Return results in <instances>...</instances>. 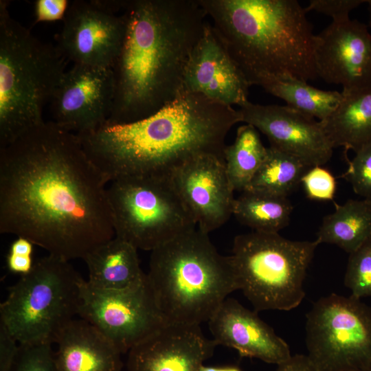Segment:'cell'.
<instances>
[{"instance_id": "obj_29", "label": "cell", "mask_w": 371, "mask_h": 371, "mask_svg": "<svg viewBox=\"0 0 371 371\" xmlns=\"http://www.w3.org/2000/svg\"><path fill=\"white\" fill-rule=\"evenodd\" d=\"M9 371H57L51 344H19Z\"/></svg>"}, {"instance_id": "obj_21", "label": "cell", "mask_w": 371, "mask_h": 371, "mask_svg": "<svg viewBox=\"0 0 371 371\" xmlns=\"http://www.w3.org/2000/svg\"><path fill=\"white\" fill-rule=\"evenodd\" d=\"M83 260L89 272L87 283L95 290H128L140 286L147 278L140 267L137 249L115 236Z\"/></svg>"}, {"instance_id": "obj_14", "label": "cell", "mask_w": 371, "mask_h": 371, "mask_svg": "<svg viewBox=\"0 0 371 371\" xmlns=\"http://www.w3.org/2000/svg\"><path fill=\"white\" fill-rule=\"evenodd\" d=\"M314 60L317 77L342 92L371 89V34L357 20L333 21L316 35Z\"/></svg>"}, {"instance_id": "obj_35", "label": "cell", "mask_w": 371, "mask_h": 371, "mask_svg": "<svg viewBox=\"0 0 371 371\" xmlns=\"http://www.w3.org/2000/svg\"><path fill=\"white\" fill-rule=\"evenodd\" d=\"M6 265L10 272L21 276L31 271L34 262L32 256L9 252L6 257Z\"/></svg>"}, {"instance_id": "obj_27", "label": "cell", "mask_w": 371, "mask_h": 371, "mask_svg": "<svg viewBox=\"0 0 371 371\" xmlns=\"http://www.w3.org/2000/svg\"><path fill=\"white\" fill-rule=\"evenodd\" d=\"M310 168L295 157L269 146L247 190L288 197Z\"/></svg>"}, {"instance_id": "obj_11", "label": "cell", "mask_w": 371, "mask_h": 371, "mask_svg": "<svg viewBox=\"0 0 371 371\" xmlns=\"http://www.w3.org/2000/svg\"><path fill=\"white\" fill-rule=\"evenodd\" d=\"M78 315L100 330L122 354L168 324L147 278L137 287L120 291L95 290L85 280Z\"/></svg>"}, {"instance_id": "obj_10", "label": "cell", "mask_w": 371, "mask_h": 371, "mask_svg": "<svg viewBox=\"0 0 371 371\" xmlns=\"http://www.w3.org/2000/svg\"><path fill=\"white\" fill-rule=\"evenodd\" d=\"M308 357L317 371L371 368V307L361 299L332 293L306 314Z\"/></svg>"}, {"instance_id": "obj_24", "label": "cell", "mask_w": 371, "mask_h": 371, "mask_svg": "<svg viewBox=\"0 0 371 371\" xmlns=\"http://www.w3.org/2000/svg\"><path fill=\"white\" fill-rule=\"evenodd\" d=\"M254 85L284 100L286 106L318 118L319 122L326 119L342 99L341 92L319 89L296 78L263 76L258 78Z\"/></svg>"}, {"instance_id": "obj_3", "label": "cell", "mask_w": 371, "mask_h": 371, "mask_svg": "<svg viewBox=\"0 0 371 371\" xmlns=\"http://www.w3.org/2000/svg\"><path fill=\"white\" fill-rule=\"evenodd\" d=\"M238 122L240 114L232 106L182 91L145 119L76 135L109 183L127 176H170L200 156L224 159L225 138Z\"/></svg>"}, {"instance_id": "obj_36", "label": "cell", "mask_w": 371, "mask_h": 371, "mask_svg": "<svg viewBox=\"0 0 371 371\" xmlns=\"http://www.w3.org/2000/svg\"><path fill=\"white\" fill-rule=\"evenodd\" d=\"M276 371H317L307 355H295L278 365Z\"/></svg>"}, {"instance_id": "obj_25", "label": "cell", "mask_w": 371, "mask_h": 371, "mask_svg": "<svg viewBox=\"0 0 371 371\" xmlns=\"http://www.w3.org/2000/svg\"><path fill=\"white\" fill-rule=\"evenodd\" d=\"M292 211L288 197L247 190L235 198L233 215L253 231L279 233L288 225Z\"/></svg>"}, {"instance_id": "obj_38", "label": "cell", "mask_w": 371, "mask_h": 371, "mask_svg": "<svg viewBox=\"0 0 371 371\" xmlns=\"http://www.w3.org/2000/svg\"><path fill=\"white\" fill-rule=\"evenodd\" d=\"M369 26L371 27V0H368Z\"/></svg>"}, {"instance_id": "obj_1", "label": "cell", "mask_w": 371, "mask_h": 371, "mask_svg": "<svg viewBox=\"0 0 371 371\" xmlns=\"http://www.w3.org/2000/svg\"><path fill=\"white\" fill-rule=\"evenodd\" d=\"M108 183L76 134L45 122L0 148V232L83 260L115 236Z\"/></svg>"}, {"instance_id": "obj_6", "label": "cell", "mask_w": 371, "mask_h": 371, "mask_svg": "<svg viewBox=\"0 0 371 371\" xmlns=\"http://www.w3.org/2000/svg\"><path fill=\"white\" fill-rule=\"evenodd\" d=\"M57 47L40 41L0 1V148L45 122L43 109L65 73Z\"/></svg>"}, {"instance_id": "obj_31", "label": "cell", "mask_w": 371, "mask_h": 371, "mask_svg": "<svg viewBox=\"0 0 371 371\" xmlns=\"http://www.w3.org/2000/svg\"><path fill=\"white\" fill-rule=\"evenodd\" d=\"M306 196L320 201H333L337 182L333 175L322 166L311 167L302 178Z\"/></svg>"}, {"instance_id": "obj_5", "label": "cell", "mask_w": 371, "mask_h": 371, "mask_svg": "<svg viewBox=\"0 0 371 371\" xmlns=\"http://www.w3.org/2000/svg\"><path fill=\"white\" fill-rule=\"evenodd\" d=\"M148 282L168 323L208 322L228 295L240 290L229 256L208 234L186 232L151 251Z\"/></svg>"}, {"instance_id": "obj_34", "label": "cell", "mask_w": 371, "mask_h": 371, "mask_svg": "<svg viewBox=\"0 0 371 371\" xmlns=\"http://www.w3.org/2000/svg\"><path fill=\"white\" fill-rule=\"evenodd\" d=\"M19 348V344L5 325L0 322V371H9Z\"/></svg>"}, {"instance_id": "obj_39", "label": "cell", "mask_w": 371, "mask_h": 371, "mask_svg": "<svg viewBox=\"0 0 371 371\" xmlns=\"http://www.w3.org/2000/svg\"><path fill=\"white\" fill-rule=\"evenodd\" d=\"M367 200L370 201V203H371V198H370V199H367Z\"/></svg>"}, {"instance_id": "obj_37", "label": "cell", "mask_w": 371, "mask_h": 371, "mask_svg": "<svg viewBox=\"0 0 371 371\" xmlns=\"http://www.w3.org/2000/svg\"><path fill=\"white\" fill-rule=\"evenodd\" d=\"M199 371H242V370L235 366H210L203 364Z\"/></svg>"}, {"instance_id": "obj_23", "label": "cell", "mask_w": 371, "mask_h": 371, "mask_svg": "<svg viewBox=\"0 0 371 371\" xmlns=\"http://www.w3.org/2000/svg\"><path fill=\"white\" fill-rule=\"evenodd\" d=\"M335 206L334 212L324 217L316 240L350 254L371 237V203L364 199H349Z\"/></svg>"}, {"instance_id": "obj_30", "label": "cell", "mask_w": 371, "mask_h": 371, "mask_svg": "<svg viewBox=\"0 0 371 371\" xmlns=\"http://www.w3.org/2000/svg\"><path fill=\"white\" fill-rule=\"evenodd\" d=\"M348 167L342 175L355 194L364 199L371 198V144L355 152L352 160L347 159Z\"/></svg>"}, {"instance_id": "obj_9", "label": "cell", "mask_w": 371, "mask_h": 371, "mask_svg": "<svg viewBox=\"0 0 371 371\" xmlns=\"http://www.w3.org/2000/svg\"><path fill=\"white\" fill-rule=\"evenodd\" d=\"M107 187L115 237L153 251L196 224L170 176H127Z\"/></svg>"}, {"instance_id": "obj_28", "label": "cell", "mask_w": 371, "mask_h": 371, "mask_svg": "<svg viewBox=\"0 0 371 371\" xmlns=\"http://www.w3.org/2000/svg\"><path fill=\"white\" fill-rule=\"evenodd\" d=\"M344 285L355 297H371V237L349 254Z\"/></svg>"}, {"instance_id": "obj_4", "label": "cell", "mask_w": 371, "mask_h": 371, "mask_svg": "<svg viewBox=\"0 0 371 371\" xmlns=\"http://www.w3.org/2000/svg\"><path fill=\"white\" fill-rule=\"evenodd\" d=\"M250 85L260 77H317L316 35L296 0H197Z\"/></svg>"}, {"instance_id": "obj_8", "label": "cell", "mask_w": 371, "mask_h": 371, "mask_svg": "<svg viewBox=\"0 0 371 371\" xmlns=\"http://www.w3.org/2000/svg\"><path fill=\"white\" fill-rule=\"evenodd\" d=\"M319 242L253 231L234 238L229 256L254 311H290L305 297L304 282Z\"/></svg>"}, {"instance_id": "obj_16", "label": "cell", "mask_w": 371, "mask_h": 371, "mask_svg": "<svg viewBox=\"0 0 371 371\" xmlns=\"http://www.w3.org/2000/svg\"><path fill=\"white\" fill-rule=\"evenodd\" d=\"M197 228L209 234L233 215L235 198L225 161L214 155L194 158L170 175Z\"/></svg>"}, {"instance_id": "obj_22", "label": "cell", "mask_w": 371, "mask_h": 371, "mask_svg": "<svg viewBox=\"0 0 371 371\" xmlns=\"http://www.w3.org/2000/svg\"><path fill=\"white\" fill-rule=\"evenodd\" d=\"M341 93L335 110L320 123L334 148L355 153L371 144V89Z\"/></svg>"}, {"instance_id": "obj_26", "label": "cell", "mask_w": 371, "mask_h": 371, "mask_svg": "<svg viewBox=\"0 0 371 371\" xmlns=\"http://www.w3.org/2000/svg\"><path fill=\"white\" fill-rule=\"evenodd\" d=\"M267 153L258 130L245 124L237 129L234 142L225 146L224 161L234 191L246 190Z\"/></svg>"}, {"instance_id": "obj_40", "label": "cell", "mask_w": 371, "mask_h": 371, "mask_svg": "<svg viewBox=\"0 0 371 371\" xmlns=\"http://www.w3.org/2000/svg\"><path fill=\"white\" fill-rule=\"evenodd\" d=\"M368 371H371V368H370L369 370H368Z\"/></svg>"}, {"instance_id": "obj_33", "label": "cell", "mask_w": 371, "mask_h": 371, "mask_svg": "<svg viewBox=\"0 0 371 371\" xmlns=\"http://www.w3.org/2000/svg\"><path fill=\"white\" fill-rule=\"evenodd\" d=\"M70 2L67 0H36L34 3V23L63 21Z\"/></svg>"}, {"instance_id": "obj_12", "label": "cell", "mask_w": 371, "mask_h": 371, "mask_svg": "<svg viewBox=\"0 0 371 371\" xmlns=\"http://www.w3.org/2000/svg\"><path fill=\"white\" fill-rule=\"evenodd\" d=\"M120 1H73L57 48L74 64L111 68L123 41L125 21Z\"/></svg>"}, {"instance_id": "obj_7", "label": "cell", "mask_w": 371, "mask_h": 371, "mask_svg": "<svg viewBox=\"0 0 371 371\" xmlns=\"http://www.w3.org/2000/svg\"><path fill=\"white\" fill-rule=\"evenodd\" d=\"M69 262L51 255L39 258L8 289L0 322L19 344H56L78 315L85 280Z\"/></svg>"}, {"instance_id": "obj_13", "label": "cell", "mask_w": 371, "mask_h": 371, "mask_svg": "<svg viewBox=\"0 0 371 371\" xmlns=\"http://www.w3.org/2000/svg\"><path fill=\"white\" fill-rule=\"evenodd\" d=\"M114 94L111 68L74 64L49 102L52 122L74 134L93 131L107 122Z\"/></svg>"}, {"instance_id": "obj_19", "label": "cell", "mask_w": 371, "mask_h": 371, "mask_svg": "<svg viewBox=\"0 0 371 371\" xmlns=\"http://www.w3.org/2000/svg\"><path fill=\"white\" fill-rule=\"evenodd\" d=\"M207 322L217 345L234 348L242 357L279 365L291 357L288 344L257 312L234 298H226Z\"/></svg>"}, {"instance_id": "obj_15", "label": "cell", "mask_w": 371, "mask_h": 371, "mask_svg": "<svg viewBox=\"0 0 371 371\" xmlns=\"http://www.w3.org/2000/svg\"><path fill=\"white\" fill-rule=\"evenodd\" d=\"M242 122L254 126L270 146L300 159L309 167L323 166L334 148L319 121L288 106L248 101L238 109Z\"/></svg>"}, {"instance_id": "obj_2", "label": "cell", "mask_w": 371, "mask_h": 371, "mask_svg": "<svg viewBox=\"0 0 371 371\" xmlns=\"http://www.w3.org/2000/svg\"><path fill=\"white\" fill-rule=\"evenodd\" d=\"M120 12L125 33L111 67L115 94L109 124L145 119L179 95L207 16L197 0L122 1Z\"/></svg>"}, {"instance_id": "obj_32", "label": "cell", "mask_w": 371, "mask_h": 371, "mask_svg": "<svg viewBox=\"0 0 371 371\" xmlns=\"http://www.w3.org/2000/svg\"><path fill=\"white\" fill-rule=\"evenodd\" d=\"M368 0H311L305 8L306 12L316 11L330 16L333 21L349 19L350 11Z\"/></svg>"}, {"instance_id": "obj_20", "label": "cell", "mask_w": 371, "mask_h": 371, "mask_svg": "<svg viewBox=\"0 0 371 371\" xmlns=\"http://www.w3.org/2000/svg\"><path fill=\"white\" fill-rule=\"evenodd\" d=\"M54 352L57 371H121L122 353L95 326L73 319L59 337Z\"/></svg>"}, {"instance_id": "obj_17", "label": "cell", "mask_w": 371, "mask_h": 371, "mask_svg": "<svg viewBox=\"0 0 371 371\" xmlns=\"http://www.w3.org/2000/svg\"><path fill=\"white\" fill-rule=\"evenodd\" d=\"M250 84L212 25L205 22L186 67L181 91L198 93L226 106L247 102Z\"/></svg>"}, {"instance_id": "obj_18", "label": "cell", "mask_w": 371, "mask_h": 371, "mask_svg": "<svg viewBox=\"0 0 371 371\" xmlns=\"http://www.w3.org/2000/svg\"><path fill=\"white\" fill-rule=\"evenodd\" d=\"M216 346L200 325L168 323L128 351L127 371H199Z\"/></svg>"}]
</instances>
